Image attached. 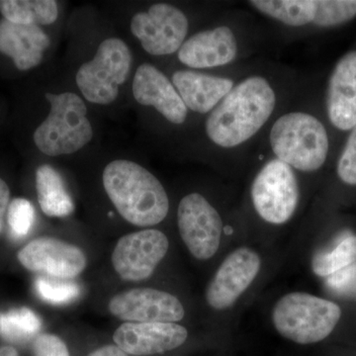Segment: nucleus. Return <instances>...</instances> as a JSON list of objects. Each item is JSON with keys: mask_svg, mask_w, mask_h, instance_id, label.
<instances>
[{"mask_svg": "<svg viewBox=\"0 0 356 356\" xmlns=\"http://www.w3.org/2000/svg\"><path fill=\"white\" fill-rule=\"evenodd\" d=\"M276 93L261 76H248L226 95L208 116L206 134L213 144L232 149L252 139L273 114Z\"/></svg>", "mask_w": 356, "mask_h": 356, "instance_id": "nucleus-1", "label": "nucleus"}, {"mask_svg": "<svg viewBox=\"0 0 356 356\" xmlns=\"http://www.w3.org/2000/svg\"><path fill=\"white\" fill-rule=\"evenodd\" d=\"M103 186L115 208L126 221L138 227H151L163 222L170 210L165 187L134 161L118 159L105 168Z\"/></svg>", "mask_w": 356, "mask_h": 356, "instance_id": "nucleus-2", "label": "nucleus"}, {"mask_svg": "<svg viewBox=\"0 0 356 356\" xmlns=\"http://www.w3.org/2000/svg\"><path fill=\"white\" fill-rule=\"evenodd\" d=\"M269 144L276 159L303 172L320 170L329 154L325 126L313 115L301 111L283 114L274 122Z\"/></svg>", "mask_w": 356, "mask_h": 356, "instance_id": "nucleus-3", "label": "nucleus"}, {"mask_svg": "<svg viewBox=\"0 0 356 356\" xmlns=\"http://www.w3.org/2000/svg\"><path fill=\"white\" fill-rule=\"evenodd\" d=\"M50 114L35 131L33 139L50 156L76 153L92 140L93 129L83 100L72 92L47 93Z\"/></svg>", "mask_w": 356, "mask_h": 356, "instance_id": "nucleus-4", "label": "nucleus"}, {"mask_svg": "<svg viewBox=\"0 0 356 356\" xmlns=\"http://www.w3.org/2000/svg\"><path fill=\"white\" fill-rule=\"evenodd\" d=\"M341 318V308L334 302L302 292L285 295L273 311L276 331L300 344L323 341L332 334Z\"/></svg>", "mask_w": 356, "mask_h": 356, "instance_id": "nucleus-5", "label": "nucleus"}, {"mask_svg": "<svg viewBox=\"0 0 356 356\" xmlns=\"http://www.w3.org/2000/svg\"><path fill=\"white\" fill-rule=\"evenodd\" d=\"M132 54L118 38L104 40L92 60L79 67L76 84L88 102L107 105L116 100L132 65Z\"/></svg>", "mask_w": 356, "mask_h": 356, "instance_id": "nucleus-6", "label": "nucleus"}, {"mask_svg": "<svg viewBox=\"0 0 356 356\" xmlns=\"http://www.w3.org/2000/svg\"><path fill=\"white\" fill-rule=\"evenodd\" d=\"M252 200L262 220L280 225L289 221L298 207V179L291 166L277 159L264 163L252 185Z\"/></svg>", "mask_w": 356, "mask_h": 356, "instance_id": "nucleus-7", "label": "nucleus"}, {"mask_svg": "<svg viewBox=\"0 0 356 356\" xmlns=\"http://www.w3.org/2000/svg\"><path fill=\"white\" fill-rule=\"evenodd\" d=\"M189 23L177 7L156 3L146 13L136 14L131 31L144 50L153 56L172 55L179 51L188 33Z\"/></svg>", "mask_w": 356, "mask_h": 356, "instance_id": "nucleus-8", "label": "nucleus"}, {"mask_svg": "<svg viewBox=\"0 0 356 356\" xmlns=\"http://www.w3.org/2000/svg\"><path fill=\"white\" fill-rule=\"evenodd\" d=\"M177 224L182 241L195 259L206 261L216 254L221 243L222 218L201 194L191 193L182 198Z\"/></svg>", "mask_w": 356, "mask_h": 356, "instance_id": "nucleus-9", "label": "nucleus"}, {"mask_svg": "<svg viewBox=\"0 0 356 356\" xmlns=\"http://www.w3.org/2000/svg\"><path fill=\"white\" fill-rule=\"evenodd\" d=\"M168 236L149 229L122 236L115 245L111 261L115 271L127 281L147 280L168 254Z\"/></svg>", "mask_w": 356, "mask_h": 356, "instance_id": "nucleus-10", "label": "nucleus"}, {"mask_svg": "<svg viewBox=\"0 0 356 356\" xmlns=\"http://www.w3.org/2000/svg\"><path fill=\"white\" fill-rule=\"evenodd\" d=\"M17 259L27 270L65 280L76 277L88 266L81 248L49 236L28 243L18 252Z\"/></svg>", "mask_w": 356, "mask_h": 356, "instance_id": "nucleus-11", "label": "nucleus"}, {"mask_svg": "<svg viewBox=\"0 0 356 356\" xmlns=\"http://www.w3.org/2000/svg\"><path fill=\"white\" fill-rule=\"evenodd\" d=\"M115 317L129 323H175L184 317L181 302L161 290L138 288L116 295L109 302Z\"/></svg>", "mask_w": 356, "mask_h": 356, "instance_id": "nucleus-12", "label": "nucleus"}, {"mask_svg": "<svg viewBox=\"0 0 356 356\" xmlns=\"http://www.w3.org/2000/svg\"><path fill=\"white\" fill-rule=\"evenodd\" d=\"M261 257L248 248L232 252L206 289V300L215 310L231 308L250 285L261 269Z\"/></svg>", "mask_w": 356, "mask_h": 356, "instance_id": "nucleus-13", "label": "nucleus"}, {"mask_svg": "<svg viewBox=\"0 0 356 356\" xmlns=\"http://www.w3.org/2000/svg\"><path fill=\"white\" fill-rule=\"evenodd\" d=\"M188 332L175 323H124L114 332V343L127 355H161L186 341Z\"/></svg>", "mask_w": 356, "mask_h": 356, "instance_id": "nucleus-14", "label": "nucleus"}, {"mask_svg": "<svg viewBox=\"0 0 356 356\" xmlns=\"http://www.w3.org/2000/svg\"><path fill=\"white\" fill-rule=\"evenodd\" d=\"M238 53L235 33L228 26H218L186 40L178 51V60L191 69H213L231 64Z\"/></svg>", "mask_w": 356, "mask_h": 356, "instance_id": "nucleus-15", "label": "nucleus"}, {"mask_svg": "<svg viewBox=\"0 0 356 356\" xmlns=\"http://www.w3.org/2000/svg\"><path fill=\"white\" fill-rule=\"evenodd\" d=\"M133 95L140 105L153 106L170 123L184 124L188 109L172 81L153 65L144 64L136 70Z\"/></svg>", "mask_w": 356, "mask_h": 356, "instance_id": "nucleus-16", "label": "nucleus"}, {"mask_svg": "<svg viewBox=\"0 0 356 356\" xmlns=\"http://www.w3.org/2000/svg\"><path fill=\"white\" fill-rule=\"evenodd\" d=\"M327 117L332 125L350 131L356 125V51L337 62L327 89Z\"/></svg>", "mask_w": 356, "mask_h": 356, "instance_id": "nucleus-17", "label": "nucleus"}, {"mask_svg": "<svg viewBox=\"0 0 356 356\" xmlns=\"http://www.w3.org/2000/svg\"><path fill=\"white\" fill-rule=\"evenodd\" d=\"M172 83L187 109L199 114L211 113L235 86L229 77L185 70L172 74Z\"/></svg>", "mask_w": 356, "mask_h": 356, "instance_id": "nucleus-18", "label": "nucleus"}, {"mask_svg": "<svg viewBox=\"0 0 356 356\" xmlns=\"http://www.w3.org/2000/svg\"><path fill=\"white\" fill-rule=\"evenodd\" d=\"M49 46L50 38L39 26L0 20V53L13 58L18 70H31L41 64Z\"/></svg>", "mask_w": 356, "mask_h": 356, "instance_id": "nucleus-19", "label": "nucleus"}, {"mask_svg": "<svg viewBox=\"0 0 356 356\" xmlns=\"http://www.w3.org/2000/svg\"><path fill=\"white\" fill-rule=\"evenodd\" d=\"M36 189L40 207L49 217L64 218L74 211V203L60 173L49 165L36 170Z\"/></svg>", "mask_w": 356, "mask_h": 356, "instance_id": "nucleus-20", "label": "nucleus"}, {"mask_svg": "<svg viewBox=\"0 0 356 356\" xmlns=\"http://www.w3.org/2000/svg\"><path fill=\"white\" fill-rule=\"evenodd\" d=\"M248 3L267 17L289 27L313 24L317 11V0H252Z\"/></svg>", "mask_w": 356, "mask_h": 356, "instance_id": "nucleus-21", "label": "nucleus"}, {"mask_svg": "<svg viewBox=\"0 0 356 356\" xmlns=\"http://www.w3.org/2000/svg\"><path fill=\"white\" fill-rule=\"evenodd\" d=\"M4 19L20 25H50L57 20V2L54 0H0Z\"/></svg>", "mask_w": 356, "mask_h": 356, "instance_id": "nucleus-22", "label": "nucleus"}, {"mask_svg": "<svg viewBox=\"0 0 356 356\" xmlns=\"http://www.w3.org/2000/svg\"><path fill=\"white\" fill-rule=\"evenodd\" d=\"M356 261V235L350 231L337 236L331 247L316 252L312 269L316 275L327 277Z\"/></svg>", "mask_w": 356, "mask_h": 356, "instance_id": "nucleus-23", "label": "nucleus"}, {"mask_svg": "<svg viewBox=\"0 0 356 356\" xmlns=\"http://www.w3.org/2000/svg\"><path fill=\"white\" fill-rule=\"evenodd\" d=\"M41 329V320L30 309H14L0 314V334L10 341H24Z\"/></svg>", "mask_w": 356, "mask_h": 356, "instance_id": "nucleus-24", "label": "nucleus"}, {"mask_svg": "<svg viewBox=\"0 0 356 356\" xmlns=\"http://www.w3.org/2000/svg\"><path fill=\"white\" fill-rule=\"evenodd\" d=\"M356 16V0H317L314 25L334 27Z\"/></svg>", "mask_w": 356, "mask_h": 356, "instance_id": "nucleus-25", "label": "nucleus"}, {"mask_svg": "<svg viewBox=\"0 0 356 356\" xmlns=\"http://www.w3.org/2000/svg\"><path fill=\"white\" fill-rule=\"evenodd\" d=\"M62 280L38 278L36 280V289L40 297L44 301L56 305L70 303L76 300L81 293L79 285L70 281Z\"/></svg>", "mask_w": 356, "mask_h": 356, "instance_id": "nucleus-26", "label": "nucleus"}, {"mask_svg": "<svg viewBox=\"0 0 356 356\" xmlns=\"http://www.w3.org/2000/svg\"><path fill=\"white\" fill-rule=\"evenodd\" d=\"M6 216L13 235L23 238L30 233L34 224V206L27 199L15 198L9 204Z\"/></svg>", "mask_w": 356, "mask_h": 356, "instance_id": "nucleus-27", "label": "nucleus"}, {"mask_svg": "<svg viewBox=\"0 0 356 356\" xmlns=\"http://www.w3.org/2000/svg\"><path fill=\"white\" fill-rule=\"evenodd\" d=\"M325 287L337 296L356 299V261L325 277Z\"/></svg>", "mask_w": 356, "mask_h": 356, "instance_id": "nucleus-28", "label": "nucleus"}, {"mask_svg": "<svg viewBox=\"0 0 356 356\" xmlns=\"http://www.w3.org/2000/svg\"><path fill=\"white\" fill-rule=\"evenodd\" d=\"M339 179L348 185H356V125L344 146L337 168Z\"/></svg>", "mask_w": 356, "mask_h": 356, "instance_id": "nucleus-29", "label": "nucleus"}, {"mask_svg": "<svg viewBox=\"0 0 356 356\" xmlns=\"http://www.w3.org/2000/svg\"><path fill=\"white\" fill-rule=\"evenodd\" d=\"M34 356H70L67 344L53 334H42L33 343Z\"/></svg>", "mask_w": 356, "mask_h": 356, "instance_id": "nucleus-30", "label": "nucleus"}, {"mask_svg": "<svg viewBox=\"0 0 356 356\" xmlns=\"http://www.w3.org/2000/svg\"><path fill=\"white\" fill-rule=\"evenodd\" d=\"M10 191L8 185L2 178H0V235L3 229L4 219L7 215V210L10 202Z\"/></svg>", "mask_w": 356, "mask_h": 356, "instance_id": "nucleus-31", "label": "nucleus"}, {"mask_svg": "<svg viewBox=\"0 0 356 356\" xmlns=\"http://www.w3.org/2000/svg\"><path fill=\"white\" fill-rule=\"evenodd\" d=\"M88 356H128L125 351L122 350L117 346H104L97 348L92 353H89Z\"/></svg>", "mask_w": 356, "mask_h": 356, "instance_id": "nucleus-32", "label": "nucleus"}, {"mask_svg": "<svg viewBox=\"0 0 356 356\" xmlns=\"http://www.w3.org/2000/svg\"><path fill=\"white\" fill-rule=\"evenodd\" d=\"M0 356H20L19 353L13 346H0Z\"/></svg>", "mask_w": 356, "mask_h": 356, "instance_id": "nucleus-33", "label": "nucleus"}]
</instances>
